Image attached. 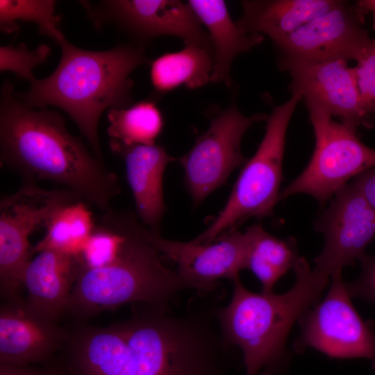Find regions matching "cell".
I'll list each match as a JSON object with an SVG mask.
<instances>
[{"instance_id": "1", "label": "cell", "mask_w": 375, "mask_h": 375, "mask_svg": "<svg viewBox=\"0 0 375 375\" xmlns=\"http://www.w3.org/2000/svg\"><path fill=\"white\" fill-rule=\"evenodd\" d=\"M60 365L70 375H216L211 344L190 315L144 304L108 327L80 326Z\"/></svg>"}, {"instance_id": "2", "label": "cell", "mask_w": 375, "mask_h": 375, "mask_svg": "<svg viewBox=\"0 0 375 375\" xmlns=\"http://www.w3.org/2000/svg\"><path fill=\"white\" fill-rule=\"evenodd\" d=\"M0 103L1 166L23 181H51L103 212L110 208L121 190L117 176L68 131L59 114L23 104L9 81L2 85Z\"/></svg>"}, {"instance_id": "3", "label": "cell", "mask_w": 375, "mask_h": 375, "mask_svg": "<svg viewBox=\"0 0 375 375\" xmlns=\"http://www.w3.org/2000/svg\"><path fill=\"white\" fill-rule=\"evenodd\" d=\"M59 44L62 56L53 73L35 78L27 92L15 97L31 108L55 106L65 110L94 154L103 160L98 135L100 116L107 108L131 105L130 74L150 60L142 46L131 44L98 51L78 48L65 38Z\"/></svg>"}, {"instance_id": "4", "label": "cell", "mask_w": 375, "mask_h": 375, "mask_svg": "<svg viewBox=\"0 0 375 375\" xmlns=\"http://www.w3.org/2000/svg\"><path fill=\"white\" fill-rule=\"evenodd\" d=\"M292 269L295 281L283 294L253 292L240 277L233 280L229 303L217 308L224 338L242 353L245 375H284L289 361L286 340L294 324L319 300L330 276L311 269L298 256Z\"/></svg>"}, {"instance_id": "5", "label": "cell", "mask_w": 375, "mask_h": 375, "mask_svg": "<svg viewBox=\"0 0 375 375\" xmlns=\"http://www.w3.org/2000/svg\"><path fill=\"white\" fill-rule=\"evenodd\" d=\"M124 240L116 260L107 266H81L68 312L87 318L128 303L169 308L176 296L189 288L149 241L145 226L132 211L122 210Z\"/></svg>"}, {"instance_id": "6", "label": "cell", "mask_w": 375, "mask_h": 375, "mask_svg": "<svg viewBox=\"0 0 375 375\" xmlns=\"http://www.w3.org/2000/svg\"><path fill=\"white\" fill-rule=\"evenodd\" d=\"M301 100L300 95L292 93L287 101L273 108L266 119L263 138L244 165L224 207L194 242L210 243L237 231L251 217L262 219L272 215L279 200L287 130Z\"/></svg>"}, {"instance_id": "7", "label": "cell", "mask_w": 375, "mask_h": 375, "mask_svg": "<svg viewBox=\"0 0 375 375\" xmlns=\"http://www.w3.org/2000/svg\"><path fill=\"white\" fill-rule=\"evenodd\" d=\"M304 102L315 133L314 151L303 171L280 192L279 199L306 194L324 206L351 178L375 168V149L360 140L355 124L335 121L320 105Z\"/></svg>"}, {"instance_id": "8", "label": "cell", "mask_w": 375, "mask_h": 375, "mask_svg": "<svg viewBox=\"0 0 375 375\" xmlns=\"http://www.w3.org/2000/svg\"><path fill=\"white\" fill-rule=\"evenodd\" d=\"M79 200L70 190H47L25 181L15 192L1 198L0 290L8 302L22 301V276L33 253L28 237L60 209Z\"/></svg>"}, {"instance_id": "9", "label": "cell", "mask_w": 375, "mask_h": 375, "mask_svg": "<svg viewBox=\"0 0 375 375\" xmlns=\"http://www.w3.org/2000/svg\"><path fill=\"white\" fill-rule=\"evenodd\" d=\"M326 296L298 320L297 353L310 347L336 358H363L375 369V330L372 321H364L353 306L342 272L331 276Z\"/></svg>"}, {"instance_id": "10", "label": "cell", "mask_w": 375, "mask_h": 375, "mask_svg": "<svg viewBox=\"0 0 375 375\" xmlns=\"http://www.w3.org/2000/svg\"><path fill=\"white\" fill-rule=\"evenodd\" d=\"M356 3L335 6L273 42L281 70L333 60H357L371 38Z\"/></svg>"}, {"instance_id": "11", "label": "cell", "mask_w": 375, "mask_h": 375, "mask_svg": "<svg viewBox=\"0 0 375 375\" xmlns=\"http://www.w3.org/2000/svg\"><path fill=\"white\" fill-rule=\"evenodd\" d=\"M267 118L263 113L246 116L233 103L211 119L206 131L179 159L194 205L224 185L235 169L244 166L247 160L241 150L242 139L254 123Z\"/></svg>"}, {"instance_id": "12", "label": "cell", "mask_w": 375, "mask_h": 375, "mask_svg": "<svg viewBox=\"0 0 375 375\" xmlns=\"http://www.w3.org/2000/svg\"><path fill=\"white\" fill-rule=\"evenodd\" d=\"M330 201L315 223L324 246L313 260L329 276L360 261L375 238V209L355 186L348 183Z\"/></svg>"}, {"instance_id": "13", "label": "cell", "mask_w": 375, "mask_h": 375, "mask_svg": "<svg viewBox=\"0 0 375 375\" xmlns=\"http://www.w3.org/2000/svg\"><path fill=\"white\" fill-rule=\"evenodd\" d=\"M97 26L113 22L138 39L171 35L185 44L206 48L212 53L207 32L188 3L178 0H109L96 4L83 1Z\"/></svg>"}, {"instance_id": "14", "label": "cell", "mask_w": 375, "mask_h": 375, "mask_svg": "<svg viewBox=\"0 0 375 375\" xmlns=\"http://www.w3.org/2000/svg\"><path fill=\"white\" fill-rule=\"evenodd\" d=\"M144 233L163 258L176 263L177 274L189 289L212 292L218 280L233 281L246 269L249 250L246 231H232L208 244L168 240L147 226Z\"/></svg>"}, {"instance_id": "15", "label": "cell", "mask_w": 375, "mask_h": 375, "mask_svg": "<svg viewBox=\"0 0 375 375\" xmlns=\"http://www.w3.org/2000/svg\"><path fill=\"white\" fill-rule=\"evenodd\" d=\"M69 336L56 321L31 309L26 301L8 302L0 309V362L48 365Z\"/></svg>"}, {"instance_id": "16", "label": "cell", "mask_w": 375, "mask_h": 375, "mask_svg": "<svg viewBox=\"0 0 375 375\" xmlns=\"http://www.w3.org/2000/svg\"><path fill=\"white\" fill-rule=\"evenodd\" d=\"M291 93L313 101L342 121L367 126L353 67L344 60L312 63L289 72Z\"/></svg>"}, {"instance_id": "17", "label": "cell", "mask_w": 375, "mask_h": 375, "mask_svg": "<svg viewBox=\"0 0 375 375\" xmlns=\"http://www.w3.org/2000/svg\"><path fill=\"white\" fill-rule=\"evenodd\" d=\"M110 147L124 162L138 218L149 229L159 231L166 210L163 174L167 164L174 158L157 144L126 145L110 139Z\"/></svg>"}, {"instance_id": "18", "label": "cell", "mask_w": 375, "mask_h": 375, "mask_svg": "<svg viewBox=\"0 0 375 375\" xmlns=\"http://www.w3.org/2000/svg\"><path fill=\"white\" fill-rule=\"evenodd\" d=\"M81 263L78 256L53 249L38 252L24 269L22 285L28 291L27 306L57 322L67 311Z\"/></svg>"}, {"instance_id": "19", "label": "cell", "mask_w": 375, "mask_h": 375, "mask_svg": "<svg viewBox=\"0 0 375 375\" xmlns=\"http://www.w3.org/2000/svg\"><path fill=\"white\" fill-rule=\"evenodd\" d=\"M339 0H244L235 21L247 34L266 35L273 42L335 6Z\"/></svg>"}, {"instance_id": "20", "label": "cell", "mask_w": 375, "mask_h": 375, "mask_svg": "<svg viewBox=\"0 0 375 375\" xmlns=\"http://www.w3.org/2000/svg\"><path fill=\"white\" fill-rule=\"evenodd\" d=\"M188 3L208 30L214 61L210 81L231 86L230 72L233 60L261 44L263 36L240 31L231 18L224 1L190 0Z\"/></svg>"}, {"instance_id": "21", "label": "cell", "mask_w": 375, "mask_h": 375, "mask_svg": "<svg viewBox=\"0 0 375 375\" xmlns=\"http://www.w3.org/2000/svg\"><path fill=\"white\" fill-rule=\"evenodd\" d=\"M213 66V53L210 50L185 44L183 49L165 53L152 61L151 82L158 94L169 92L181 86L198 88L210 81Z\"/></svg>"}, {"instance_id": "22", "label": "cell", "mask_w": 375, "mask_h": 375, "mask_svg": "<svg viewBox=\"0 0 375 375\" xmlns=\"http://www.w3.org/2000/svg\"><path fill=\"white\" fill-rule=\"evenodd\" d=\"M249 236L246 269H250L262 284V292H273L276 281L297 258L294 238L280 239L267 233L261 224H253L245 231Z\"/></svg>"}, {"instance_id": "23", "label": "cell", "mask_w": 375, "mask_h": 375, "mask_svg": "<svg viewBox=\"0 0 375 375\" xmlns=\"http://www.w3.org/2000/svg\"><path fill=\"white\" fill-rule=\"evenodd\" d=\"M86 203L79 200L58 211L46 225V234L32 248V253L53 249L78 256L95 226Z\"/></svg>"}, {"instance_id": "24", "label": "cell", "mask_w": 375, "mask_h": 375, "mask_svg": "<svg viewBox=\"0 0 375 375\" xmlns=\"http://www.w3.org/2000/svg\"><path fill=\"white\" fill-rule=\"evenodd\" d=\"M107 117V133L110 139L126 145L154 144L164 126L162 115L151 100L110 108Z\"/></svg>"}, {"instance_id": "25", "label": "cell", "mask_w": 375, "mask_h": 375, "mask_svg": "<svg viewBox=\"0 0 375 375\" xmlns=\"http://www.w3.org/2000/svg\"><path fill=\"white\" fill-rule=\"evenodd\" d=\"M56 3L52 0H1V31H18V20L33 22L38 26L40 33L59 44L65 38L59 28L60 18L55 14Z\"/></svg>"}, {"instance_id": "26", "label": "cell", "mask_w": 375, "mask_h": 375, "mask_svg": "<svg viewBox=\"0 0 375 375\" xmlns=\"http://www.w3.org/2000/svg\"><path fill=\"white\" fill-rule=\"evenodd\" d=\"M50 53L51 49L44 44H40L35 50H30L24 43L1 47L0 70L12 72L31 83L35 78L33 69L45 62Z\"/></svg>"}, {"instance_id": "27", "label": "cell", "mask_w": 375, "mask_h": 375, "mask_svg": "<svg viewBox=\"0 0 375 375\" xmlns=\"http://www.w3.org/2000/svg\"><path fill=\"white\" fill-rule=\"evenodd\" d=\"M353 67L362 112L367 126L375 122V39L367 47Z\"/></svg>"}, {"instance_id": "28", "label": "cell", "mask_w": 375, "mask_h": 375, "mask_svg": "<svg viewBox=\"0 0 375 375\" xmlns=\"http://www.w3.org/2000/svg\"><path fill=\"white\" fill-rule=\"evenodd\" d=\"M362 272L354 281L346 283L351 297L375 303V255H365L361 260Z\"/></svg>"}, {"instance_id": "29", "label": "cell", "mask_w": 375, "mask_h": 375, "mask_svg": "<svg viewBox=\"0 0 375 375\" xmlns=\"http://www.w3.org/2000/svg\"><path fill=\"white\" fill-rule=\"evenodd\" d=\"M0 375H70L60 365L48 364L35 367L0 362Z\"/></svg>"}, {"instance_id": "30", "label": "cell", "mask_w": 375, "mask_h": 375, "mask_svg": "<svg viewBox=\"0 0 375 375\" xmlns=\"http://www.w3.org/2000/svg\"><path fill=\"white\" fill-rule=\"evenodd\" d=\"M351 183L362 194L375 209V168L368 169L356 176Z\"/></svg>"}, {"instance_id": "31", "label": "cell", "mask_w": 375, "mask_h": 375, "mask_svg": "<svg viewBox=\"0 0 375 375\" xmlns=\"http://www.w3.org/2000/svg\"><path fill=\"white\" fill-rule=\"evenodd\" d=\"M360 12L364 16L367 12H372L373 17V28H375V0H361L356 3Z\"/></svg>"}]
</instances>
